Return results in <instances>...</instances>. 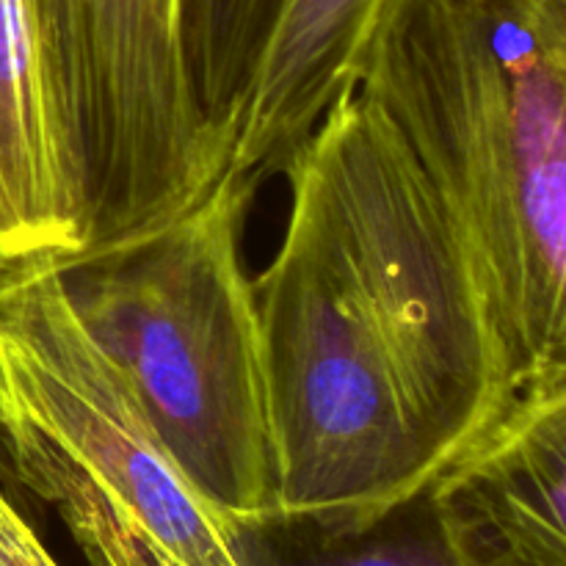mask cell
<instances>
[{
	"instance_id": "cell-6",
	"label": "cell",
	"mask_w": 566,
	"mask_h": 566,
	"mask_svg": "<svg viewBox=\"0 0 566 566\" xmlns=\"http://www.w3.org/2000/svg\"><path fill=\"white\" fill-rule=\"evenodd\" d=\"M426 495L470 566H566V387L517 398Z\"/></svg>"
},
{
	"instance_id": "cell-1",
	"label": "cell",
	"mask_w": 566,
	"mask_h": 566,
	"mask_svg": "<svg viewBox=\"0 0 566 566\" xmlns=\"http://www.w3.org/2000/svg\"><path fill=\"white\" fill-rule=\"evenodd\" d=\"M285 177V235L254 282L271 523L357 534L426 495L514 396L451 213L357 88Z\"/></svg>"
},
{
	"instance_id": "cell-4",
	"label": "cell",
	"mask_w": 566,
	"mask_h": 566,
	"mask_svg": "<svg viewBox=\"0 0 566 566\" xmlns=\"http://www.w3.org/2000/svg\"><path fill=\"white\" fill-rule=\"evenodd\" d=\"M0 446L92 566H249L72 310L59 269L0 276Z\"/></svg>"
},
{
	"instance_id": "cell-8",
	"label": "cell",
	"mask_w": 566,
	"mask_h": 566,
	"mask_svg": "<svg viewBox=\"0 0 566 566\" xmlns=\"http://www.w3.org/2000/svg\"><path fill=\"white\" fill-rule=\"evenodd\" d=\"M390 0H276L227 175L263 186L285 175L346 88Z\"/></svg>"
},
{
	"instance_id": "cell-10",
	"label": "cell",
	"mask_w": 566,
	"mask_h": 566,
	"mask_svg": "<svg viewBox=\"0 0 566 566\" xmlns=\"http://www.w3.org/2000/svg\"><path fill=\"white\" fill-rule=\"evenodd\" d=\"M249 566H470L448 542L429 495L357 534L326 536L302 525L243 531Z\"/></svg>"
},
{
	"instance_id": "cell-7",
	"label": "cell",
	"mask_w": 566,
	"mask_h": 566,
	"mask_svg": "<svg viewBox=\"0 0 566 566\" xmlns=\"http://www.w3.org/2000/svg\"><path fill=\"white\" fill-rule=\"evenodd\" d=\"M83 252L44 53L42 0H0V276Z\"/></svg>"
},
{
	"instance_id": "cell-11",
	"label": "cell",
	"mask_w": 566,
	"mask_h": 566,
	"mask_svg": "<svg viewBox=\"0 0 566 566\" xmlns=\"http://www.w3.org/2000/svg\"><path fill=\"white\" fill-rule=\"evenodd\" d=\"M0 566H59L48 547L0 492Z\"/></svg>"
},
{
	"instance_id": "cell-2",
	"label": "cell",
	"mask_w": 566,
	"mask_h": 566,
	"mask_svg": "<svg viewBox=\"0 0 566 566\" xmlns=\"http://www.w3.org/2000/svg\"><path fill=\"white\" fill-rule=\"evenodd\" d=\"M357 92L451 213L514 401L566 387V0H390Z\"/></svg>"
},
{
	"instance_id": "cell-3",
	"label": "cell",
	"mask_w": 566,
	"mask_h": 566,
	"mask_svg": "<svg viewBox=\"0 0 566 566\" xmlns=\"http://www.w3.org/2000/svg\"><path fill=\"white\" fill-rule=\"evenodd\" d=\"M258 191L224 171L188 213L61 271L83 329L171 457L243 531L274 514L263 332L243 265Z\"/></svg>"
},
{
	"instance_id": "cell-9",
	"label": "cell",
	"mask_w": 566,
	"mask_h": 566,
	"mask_svg": "<svg viewBox=\"0 0 566 566\" xmlns=\"http://www.w3.org/2000/svg\"><path fill=\"white\" fill-rule=\"evenodd\" d=\"M276 0H182L188 86L205 133L230 155L265 50Z\"/></svg>"
},
{
	"instance_id": "cell-5",
	"label": "cell",
	"mask_w": 566,
	"mask_h": 566,
	"mask_svg": "<svg viewBox=\"0 0 566 566\" xmlns=\"http://www.w3.org/2000/svg\"><path fill=\"white\" fill-rule=\"evenodd\" d=\"M48 81L81 258L202 202L227 169L199 122L182 0H42Z\"/></svg>"
}]
</instances>
